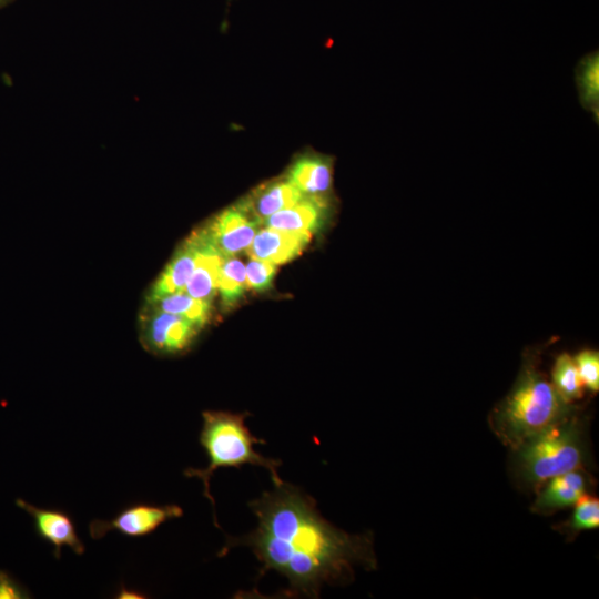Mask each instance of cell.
Wrapping results in <instances>:
<instances>
[{"label": "cell", "instance_id": "cell-19", "mask_svg": "<svg viewBox=\"0 0 599 599\" xmlns=\"http://www.w3.org/2000/svg\"><path fill=\"white\" fill-rule=\"evenodd\" d=\"M551 383L567 402L572 403L582 396L585 387L573 356L568 353L557 356L551 370Z\"/></svg>", "mask_w": 599, "mask_h": 599}, {"label": "cell", "instance_id": "cell-18", "mask_svg": "<svg viewBox=\"0 0 599 599\" xmlns=\"http://www.w3.org/2000/svg\"><path fill=\"white\" fill-rule=\"evenodd\" d=\"M244 264L234 256H227L223 263L217 292L223 308L229 309L237 304L246 291Z\"/></svg>", "mask_w": 599, "mask_h": 599}, {"label": "cell", "instance_id": "cell-10", "mask_svg": "<svg viewBox=\"0 0 599 599\" xmlns=\"http://www.w3.org/2000/svg\"><path fill=\"white\" fill-rule=\"evenodd\" d=\"M199 251L200 235L195 231L180 246L164 271L156 278L149 294V301L151 303H155L162 297L184 290L195 268Z\"/></svg>", "mask_w": 599, "mask_h": 599}, {"label": "cell", "instance_id": "cell-5", "mask_svg": "<svg viewBox=\"0 0 599 599\" xmlns=\"http://www.w3.org/2000/svg\"><path fill=\"white\" fill-rule=\"evenodd\" d=\"M182 516L183 509L177 505L135 502L123 508L109 520H92L89 524V535L93 540H99L111 531L130 538L145 537L153 534L164 522Z\"/></svg>", "mask_w": 599, "mask_h": 599}, {"label": "cell", "instance_id": "cell-8", "mask_svg": "<svg viewBox=\"0 0 599 599\" xmlns=\"http://www.w3.org/2000/svg\"><path fill=\"white\" fill-rule=\"evenodd\" d=\"M199 331L186 318L158 309L148 323L144 345L159 355L181 354L191 346Z\"/></svg>", "mask_w": 599, "mask_h": 599}, {"label": "cell", "instance_id": "cell-23", "mask_svg": "<svg viewBox=\"0 0 599 599\" xmlns=\"http://www.w3.org/2000/svg\"><path fill=\"white\" fill-rule=\"evenodd\" d=\"M32 597L8 571L0 569V599H28Z\"/></svg>", "mask_w": 599, "mask_h": 599}, {"label": "cell", "instance_id": "cell-15", "mask_svg": "<svg viewBox=\"0 0 599 599\" xmlns=\"http://www.w3.org/2000/svg\"><path fill=\"white\" fill-rule=\"evenodd\" d=\"M304 196L285 179L261 185L243 202L263 224L272 214L292 206Z\"/></svg>", "mask_w": 599, "mask_h": 599}, {"label": "cell", "instance_id": "cell-9", "mask_svg": "<svg viewBox=\"0 0 599 599\" xmlns=\"http://www.w3.org/2000/svg\"><path fill=\"white\" fill-rule=\"evenodd\" d=\"M311 237L312 235L308 233L288 232L265 226L257 231L245 252L251 258L280 265L298 256Z\"/></svg>", "mask_w": 599, "mask_h": 599}, {"label": "cell", "instance_id": "cell-3", "mask_svg": "<svg viewBox=\"0 0 599 599\" xmlns=\"http://www.w3.org/2000/svg\"><path fill=\"white\" fill-rule=\"evenodd\" d=\"M247 416V413L202 412L199 441L205 450L209 465L205 468H186L183 471L185 477H196L203 483V494L212 505L213 520L217 528L220 526L216 520L215 502L211 494V478L216 469L240 468L243 465L261 466L270 473L274 485L283 483L277 473L282 461L264 457L255 450V445L265 444V440L251 433L245 423Z\"/></svg>", "mask_w": 599, "mask_h": 599}, {"label": "cell", "instance_id": "cell-7", "mask_svg": "<svg viewBox=\"0 0 599 599\" xmlns=\"http://www.w3.org/2000/svg\"><path fill=\"white\" fill-rule=\"evenodd\" d=\"M16 505L32 517L37 535L52 545L55 559L61 558L63 547L70 548L78 556L84 554L85 546L78 536L72 517L67 511L37 507L21 498L16 500Z\"/></svg>", "mask_w": 599, "mask_h": 599}, {"label": "cell", "instance_id": "cell-14", "mask_svg": "<svg viewBox=\"0 0 599 599\" xmlns=\"http://www.w3.org/2000/svg\"><path fill=\"white\" fill-rule=\"evenodd\" d=\"M332 162L319 155L300 156L290 167L286 180L307 196H322L332 185Z\"/></svg>", "mask_w": 599, "mask_h": 599}, {"label": "cell", "instance_id": "cell-13", "mask_svg": "<svg viewBox=\"0 0 599 599\" xmlns=\"http://www.w3.org/2000/svg\"><path fill=\"white\" fill-rule=\"evenodd\" d=\"M545 484L532 505L536 512L549 514L573 506L586 495V477L577 469L552 477Z\"/></svg>", "mask_w": 599, "mask_h": 599}, {"label": "cell", "instance_id": "cell-17", "mask_svg": "<svg viewBox=\"0 0 599 599\" xmlns=\"http://www.w3.org/2000/svg\"><path fill=\"white\" fill-rule=\"evenodd\" d=\"M160 311L180 315L196 327H202L211 316V302L195 298L184 290L162 297L158 302Z\"/></svg>", "mask_w": 599, "mask_h": 599}, {"label": "cell", "instance_id": "cell-16", "mask_svg": "<svg viewBox=\"0 0 599 599\" xmlns=\"http://www.w3.org/2000/svg\"><path fill=\"white\" fill-rule=\"evenodd\" d=\"M599 59L598 51L585 55L576 67V83L582 106L599 118Z\"/></svg>", "mask_w": 599, "mask_h": 599}, {"label": "cell", "instance_id": "cell-21", "mask_svg": "<svg viewBox=\"0 0 599 599\" xmlns=\"http://www.w3.org/2000/svg\"><path fill=\"white\" fill-rule=\"evenodd\" d=\"M583 387L591 393L599 390V353L583 349L573 356Z\"/></svg>", "mask_w": 599, "mask_h": 599}, {"label": "cell", "instance_id": "cell-22", "mask_svg": "<svg viewBox=\"0 0 599 599\" xmlns=\"http://www.w3.org/2000/svg\"><path fill=\"white\" fill-rule=\"evenodd\" d=\"M276 273V265L251 258L245 267L246 286L256 292H265L272 287L273 278Z\"/></svg>", "mask_w": 599, "mask_h": 599}, {"label": "cell", "instance_id": "cell-11", "mask_svg": "<svg viewBox=\"0 0 599 599\" xmlns=\"http://www.w3.org/2000/svg\"><path fill=\"white\" fill-rule=\"evenodd\" d=\"M327 211L323 196L305 195L292 206L272 214L263 224L272 229L313 235L323 227Z\"/></svg>", "mask_w": 599, "mask_h": 599}, {"label": "cell", "instance_id": "cell-24", "mask_svg": "<svg viewBox=\"0 0 599 599\" xmlns=\"http://www.w3.org/2000/svg\"><path fill=\"white\" fill-rule=\"evenodd\" d=\"M115 598H119V599H142V598H146V596L144 593L140 592L139 590H134V589L128 588L124 585H122L120 587L119 591L116 592Z\"/></svg>", "mask_w": 599, "mask_h": 599}, {"label": "cell", "instance_id": "cell-12", "mask_svg": "<svg viewBox=\"0 0 599 599\" xmlns=\"http://www.w3.org/2000/svg\"><path fill=\"white\" fill-rule=\"evenodd\" d=\"M200 235V251L195 268L184 291L199 300L212 302L216 292L223 263L227 256L222 254L207 238L203 229Z\"/></svg>", "mask_w": 599, "mask_h": 599}, {"label": "cell", "instance_id": "cell-25", "mask_svg": "<svg viewBox=\"0 0 599 599\" xmlns=\"http://www.w3.org/2000/svg\"><path fill=\"white\" fill-rule=\"evenodd\" d=\"M14 0H0V9L4 8Z\"/></svg>", "mask_w": 599, "mask_h": 599}, {"label": "cell", "instance_id": "cell-1", "mask_svg": "<svg viewBox=\"0 0 599 599\" xmlns=\"http://www.w3.org/2000/svg\"><path fill=\"white\" fill-rule=\"evenodd\" d=\"M256 528L241 537L227 536L219 557L248 547L261 562L258 578L273 570L285 577L282 598H318L324 586L343 585L355 566L376 568L370 534L352 535L326 520L316 500L301 488L274 485L248 502Z\"/></svg>", "mask_w": 599, "mask_h": 599}, {"label": "cell", "instance_id": "cell-4", "mask_svg": "<svg viewBox=\"0 0 599 599\" xmlns=\"http://www.w3.org/2000/svg\"><path fill=\"white\" fill-rule=\"evenodd\" d=\"M514 450L517 470L531 486L538 487L552 477L579 469L585 453L579 422L573 415Z\"/></svg>", "mask_w": 599, "mask_h": 599}, {"label": "cell", "instance_id": "cell-6", "mask_svg": "<svg viewBox=\"0 0 599 599\" xmlns=\"http://www.w3.org/2000/svg\"><path fill=\"white\" fill-rule=\"evenodd\" d=\"M261 222L243 201L220 212L203 227L210 242L225 256L246 250Z\"/></svg>", "mask_w": 599, "mask_h": 599}, {"label": "cell", "instance_id": "cell-20", "mask_svg": "<svg viewBox=\"0 0 599 599\" xmlns=\"http://www.w3.org/2000/svg\"><path fill=\"white\" fill-rule=\"evenodd\" d=\"M570 519L566 522L568 531L578 532L599 526V500L583 495L575 505Z\"/></svg>", "mask_w": 599, "mask_h": 599}, {"label": "cell", "instance_id": "cell-2", "mask_svg": "<svg viewBox=\"0 0 599 599\" xmlns=\"http://www.w3.org/2000/svg\"><path fill=\"white\" fill-rule=\"evenodd\" d=\"M575 412L576 406L557 392L530 356L522 363L509 394L494 409L490 425L505 445L516 449Z\"/></svg>", "mask_w": 599, "mask_h": 599}]
</instances>
